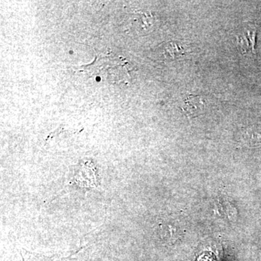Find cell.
I'll list each match as a JSON object with an SVG mask.
<instances>
[{"instance_id": "6da1fadb", "label": "cell", "mask_w": 261, "mask_h": 261, "mask_svg": "<svg viewBox=\"0 0 261 261\" xmlns=\"http://www.w3.org/2000/svg\"><path fill=\"white\" fill-rule=\"evenodd\" d=\"M130 65L121 57L114 55H99L93 63L83 65L80 71L89 76H98L106 82H122L130 80Z\"/></svg>"}, {"instance_id": "7a4b0ae2", "label": "cell", "mask_w": 261, "mask_h": 261, "mask_svg": "<svg viewBox=\"0 0 261 261\" xmlns=\"http://www.w3.org/2000/svg\"><path fill=\"white\" fill-rule=\"evenodd\" d=\"M205 108V100L200 96L191 95L185 102L184 111L189 118H195L200 116Z\"/></svg>"}, {"instance_id": "3957f363", "label": "cell", "mask_w": 261, "mask_h": 261, "mask_svg": "<svg viewBox=\"0 0 261 261\" xmlns=\"http://www.w3.org/2000/svg\"><path fill=\"white\" fill-rule=\"evenodd\" d=\"M21 252L23 255L24 261H53L55 260V257L51 258V257H47L44 256V255H39V254L33 253V252H29L23 250Z\"/></svg>"}, {"instance_id": "277c9868", "label": "cell", "mask_w": 261, "mask_h": 261, "mask_svg": "<svg viewBox=\"0 0 261 261\" xmlns=\"http://www.w3.org/2000/svg\"><path fill=\"white\" fill-rule=\"evenodd\" d=\"M183 48L175 43H169L166 47V53L169 55L170 58H177L183 55Z\"/></svg>"}]
</instances>
